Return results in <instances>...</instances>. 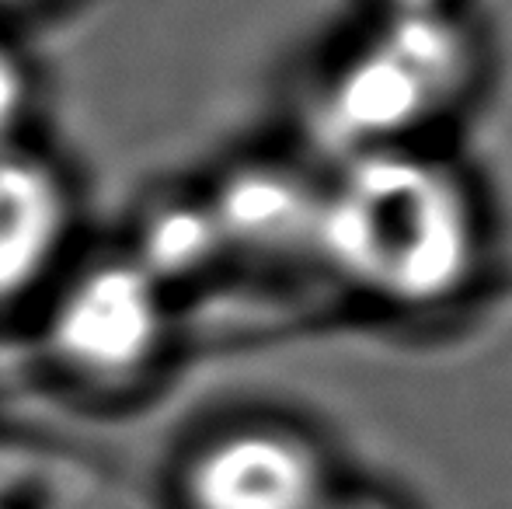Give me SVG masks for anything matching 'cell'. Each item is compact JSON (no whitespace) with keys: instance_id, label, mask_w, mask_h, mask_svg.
Segmentation results:
<instances>
[{"instance_id":"6da1fadb","label":"cell","mask_w":512,"mask_h":509,"mask_svg":"<svg viewBox=\"0 0 512 509\" xmlns=\"http://www.w3.org/2000/svg\"><path fill=\"white\" fill-rule=\"evenodd\" d=\"M314 258L366 297L432 307L471 279L478 217L450 168L411 147L373 150L321 185Z\"/></svg>"},{"instance_id":"7a4b0ae2","label":"cell","mask_w":512,"mask_h":509,"mask_svg":"<svg viewBox=\"0 0 512 509\" xmlns=\"http://www.w3.org/2000/svg\"><path fill=\"white\" fill-rule=\"evenodd\" d=\"M429 84L380 32H373L317 91L314 129L342 161L373 150L408 147L425 123L446 109Z\"/></svg>"},{"instance_id":"3957f363","label":"cell","mask_w":512,"mask_h":509,"mask_svg":"<svg viewBox=\"0 0 512 509\" xmlns=\"http://www.w3.org/2000/svg\"><path fill=\"white\" fill-rule=\"evenodd\" d=\"M161 332V283L136 262H105L84 272L53 321L56 349L95 377L133 374L154 356Z\"/></svg>"},{"instance_id":"277c9868","label":"cell","mask_w":512,"mask_h":509,"mask_svg":"<svg viewBox=\"0 0 512 509\" xmlns=\"http://www.w3.org/2000/svg\"><path fill=\"white\" fill-rule=\"evenodd\" d=\"M209 210L227 252L251 258L314 255L321 220V185L276 164H251L220 185Z\"/></svg>"},{"instance_id":"5b68a950","label":"cell","mask_w":512,"mask_h":509,"mask_svg":"<svg viewBox=\"0 0 512 509\" xmlns=\"http://www.w3.org/2000/svg\"><path fill=\"white\" fill-rule=\"evenodd\" d=\"M199 509H317L321 471L304 443L283 433H237L196 464Z\"/></svg>"},{"instance_id":"8992f818","label":"cell","mask_w":512,"mask_h":509,"mask_svg":"<svg viewBox=\"0 0 512 509\" xmlns=\"http://www.w3.org/2000/svg\"><path fill=\"white\" fill-rule=\"evenodd\" d=\"M67 220L60 178L32 157L0 150V300L25 293L49 269Z\"/></svg>"},{"instance_id":"52a82bcc","label":"cell","mask_w":512,"mask_h":509,"mask_svg":"<svg viewBox=\"0 0 512 509\" xmlns=\"http://www.w3.org/2000/svg\"><path fill=\"white\" fill-rule=\"evenodd\" d=\"M227 245L216 227L209 203H164L147 217L140 231V269L157 283L164 279H189L206 272Z\"/></svg>"},{"instance_id":"ba28073f","label":"cell","mask_w":512,"mask_h":509,"mask_svg":"<svg viewBox=\"0 0 512 509\" xmlns=\"http://www.w3.org/2000/svg\"><path fill=\"white\" fill-rule=\"evenodd\" d=\"M28 105V84L21 67L11 60V56L0 49V150H7V136L14 133V126L21 123Z\"/></svg>"},{"instance_id":"9c48e42d","label":"cell","mask_w":512,"mask_h":509,"mask_svg":"<svg viewBox=\"0 0 512 509\" xmlns=\"http://www.w3.org/2000/svg\"><path fill=\"white\" fill-rule=\"evenodd\" d=\"M380 18L384 14H422V11H446L450 0H377Z\"/></svg>"},{"instance_id":"30bf717a","label":"cell","mask_w":512,"mask_h":509,"mask_svg":"<svg viewBox=\"0 0 512 509\" xmlns=\"http://www.w3.org/2000/svg\"><path fill=\"white\" fill-rule=\"evenodd\" d=\"M335 509H373V506H335Z\"/></svg>"}]
</instances>
